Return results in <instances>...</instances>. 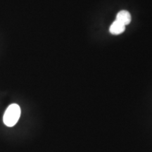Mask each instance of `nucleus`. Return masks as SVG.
Returning a JSON list of instances; mask_svg holds the SVG:
<instances>
[{
	"mask_svg": "<svg viewBox=\"0 0 152 152\" xmlns=\"http://www.w3.org/2000/svg\"><path fill=\"white\" fill-rule=\"evenodd\" d=\"M20 116V108L18 104H13L7 108L4 115L3 121L8 127H13L16 124Z\"/></svg>",
	"mask_w": 152,
	"mask_h": 152,
	"instance_id": "obj_1",
	"label": "nucleus"
},
{
	"mask_svg": "<svg viewBox=\"0 0 152 152\" xmlns=\"http://www.w3.org/2000/svg\"><path fill=\"white\" fill-rule=\"evenodd\" d=\"M115 20L119 21L120 23L124 25V26H127L130 23L131 21V16L130 14L128 12V11L123 10L119 11L118 13L116 16V19Z\"/></svg>",
	"mask_w": 152,
	"mask_h": 152,
	"instance_id": "obj_2",
	"label": "nucleus"
},
{
	"mask_svg": "<svg viewBox=\"0 0 152 152\" xmlns=\"http://www.w3.org/2000/svg\"><path fill=\"white\" fill-rule=\"evenodd\" d=\"M125 29V26L115 20V21L111 24V26H110L109 31L110 33L113 34V35H119V34L123 33Z\"/></svg>",
	"mask_w": 152,
	"mask_h": 152,
	"instance_id": "obj_3",
	"label": "nucleus"
}]
</instances>
